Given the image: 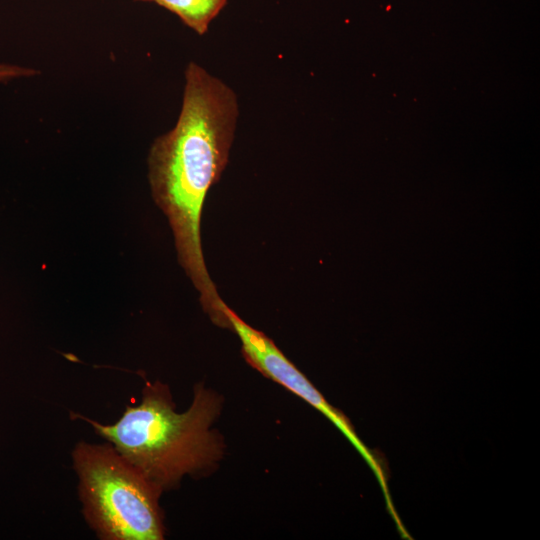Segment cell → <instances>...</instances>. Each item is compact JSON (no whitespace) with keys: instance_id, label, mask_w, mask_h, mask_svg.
Masks as SVG:
<instances>
[{"instance_id":"5","label":"cell","mask_w":540,"mask_h":540,"mask_svg":"<svg viewBox=\"0 0 540 540\" xmlns=\"http://www.w3.org/2000/svg\"><path fill=\"white\" fill-rule=\"evenodd\" d=\"M228 0H154L159 6L177 15L199 35L208 31L211 21L221 12Z\"/></svg>"},{"instance_id":"3","label":"cell","mask_w":540,"mask_h":540,"mask_svg":"<svg viewBox=\"0 0 540 540\" xmlns=\"http://www.w3.org/2000/svg\"><path fill=\"white\" fill-rule=\"evenodd\" d=\"M83 514L104 540L164 537L158 499L162 490L111 444L79 442L72 453Z\"/></svg>"},{"instance_id":"6","label":"cell","mask_w":540,"mask_h":540,"mask_svg":"<svg viewBox=\"0 0 540 540\" xmlns=\"http://www.w3.org/2000/svg\"><path fill=\"white\" fill-rule=\"evenodd\" d=\"M39 73V70L32 67L0 63V83H6L20 78L34 77Z\"/></svg>"},{"instance_id":"1","label":"cell","mask_w":540,"mask_h":540,"mask_svg":"<svg viewBox=\"0 0 540 540\" xmlns=\"http://www.w3.org/2000/svg\"><path fill=\"white\" fill-rule=\"evenodd\" d=\"M238 116L233 89L191 61L177 122L154 140L148 155L153 199L169 220L179 263L212 321L220 318L223 300L205 264L201 215L209 189L228 163Z\"/></svg>"},{"instance_id":"4","label":"cell","mask_w":540,"mask_h":540,"mask_svg":"<svg viewBox=\"0 0 540 540\" xmlns=\"http://www.w3.org/2000/svg\"><path fill=\"white\" fill-rule=\"evenodd\" d=\"M222 312L226 319V328L232 329L238 335L247 362L265 376L283 385L320 410L372 463L371 456L344 415L327 403L307 378L277 348L274 342L263 332L254 329L243 321L225 302L222 305Z\"/></svg>"},{"instance_id":"2","label":"cell","mask_w":540,"mask_h":540,"mask_svg":"<svg viewBox=\"0 0 540 540\" xmlns=\"http://www.w3.org/2000/svg\"><path fill=\"white\" fill-rule=\"evenodd\" d=\"M220 409L218 395L197 385L190 407L177 413L168 388L148 383L141 403L127 406L113 424L71 415L87 421L148 480L164 490L221 457V440L211 428Z\"/></svg>"},{"instance_id":"7","label":"cell","mask_w":540,"mask_h":540,"mask_svg":"<svg viewBox=\"0 0 540 540\" xmlns=\"http://www.w3.org/2000/svg\"><path fill=\"white\" fill-rule=\"evenodd\" d=\"M138 1L154 2V0H138Z\"/></svg>"}]
</instances>
